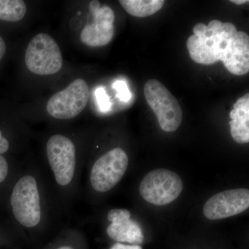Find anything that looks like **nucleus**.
I'll use <instances>...</instances> for the list:
<instances>
[{"mask_svg":"<svg viewBox=\"0 0 249 249\" xmlns=\"http://www.w3.org/2000/svg\"><path fill=\"white\" fill-rule=\"evenodd\" d=\"M186 45L193 61L204 65L222 61L226 69L236 76L249 71V36L237 31L235 24L213 19L208 25L199 23Z\"/></svg>","mask_w":249,"mask_h":249,"instance_id":"obj_1","label":"nucleus"},{"mask_svg":"<svg viewBox=\"0 0 249 249\" xmlns=\"http://www.w3.org/2000/svg\"><path fill=\"white\" fill-rule=\"evenodd\" d=\"M10 204L14 219L23 230L46 227L48 204L45 181L38 170H22L11 191Z\"/></svg>","mask_w":249,"mask_h":249,"instance_id":"obj_2","label":"nucleus"},{"mask_svg":"<svg viewBox=\"0 0 249 249\" xmlns=\"http://www.w3.org/2000/svg\"><path fill=\"white\" fill-rule=\"evenodd\" d=\"M46 157L58 194L65 199L74 196L81 170L74 142L63 134L51 136L46 144Z\"/></svg>","mask_w":249,"mask_h":249,"instance_id":"obj_3","label":"nucleus"},{"mask_svg":"<svg viewBox=\"0 0 249 249\" xmlns=\"http://www.w3.org/2000/svg\"><path fill=\"white\" fill-rule=\"evenodd\" d=\"M129 165L124 149L114 147L95 160L89 173V187L93 191L104 193L112 190L122 179Z\"/></svg>","mask_w":249,"mask_h":249,"instance_id":"obj_4","label":"nucleus"},{"mask_svg":"<svg viewBox=\"0 0 249 249\" xmlns=\"http://www.w3.org/2000/svg\"><path fill=\"white\" fill-rule=\"evenodd\" d=\"M144 94L161 129L166 132L177 130L182 123V109L169 90L159 80L151 79L145 83Z\"/></svg>","mask_w":249,"mask_h":249,"instance_id":"obj_5","label":"nucleus"},{"mask_svg":"<svg viewBox=\"0 0 249 249\" xmlns=\"http://www.w3.org/2000/svg\"><path fill=\"white\" fill-rule=\"evenodd\" d=\"M28 70L41 76L58 73L63 65L60 47L52 36L44 33L34 36L24 56Z\"/></svg>","mask_w":249,"mask_h":249,"instance_id":"obj_6","label":"nucleus"},{"mask_svg":"<svg viewBox=\"0 0 249 249\" xmlns=\"http://www.w3.org/2000/svg\"><path fill=\"white\" fill-rule=\"evenodd\" d=\"M179 175L168 169H156L145 175L139 186L141 196L147 202L165 206L176 200L183 191Z\"/></svg>","mask_w":249,"mask_h":249,"instance_id":"obj_7","label":"nucleus"},{"mask_svg":"<svg viewBox=\"0 0 249 249\" xmlns=\"http://www.w3.org/2000/svg\"><path fill=\"white\" fill-rule=\"evenodd\" d=\"M89 98L88 83L85 80L78 78L50 98L47 103V111L54 119H72L84 110Z\"/></svg>","mask_w":249,"mask_h":249,"instance_id":"obj_8","label":"nucleus"},{"mask_svg":"<svg viewBox=\"0 0 249 249\" xmlns=\"http://www.w3.org/2000/svg\"><path fill=\"white\" fill-rule=\"evenodd\" d=\"M249 206V191L246 188L228 190L211 196L203 208L205 217L218 220L237 215Z\"/></svg>","mask_w":249,"mask_h":249,"instance_id":"obj_9","label":"nucleus"},{"mask_svg":"<svg viewBox=\"0 0 249 249\" xmlns=\"http://www.w3.org/2000/svg\"><path fill=\"white\" fill-rule=\"evenodd\" d=\"M93 22L87 24L80 34V38L85 45L91 47H103L110 43L114 35L115 15L107 5L92 11Z\"/></svg>","mask_w":249,"mask_h":249,"instance_id":"obj_10","label":"nucleus"},{"mask_svg":"<svg viewBox=\"0 0 249 249\" xmlns=\"http://www.w3.org/2000/svg\"><path fill=\"white\" fill-rule=\"evenodd\" d=\"M107 218L109 222L107 234L118 243L142 245L144 240L140 225L131 218V213L124 209H111Z\"/></svg>","mask_w":249,"mask_h":249,"instance_id":"obj_11","label":"nucleus"},{"mask_svg":"<svg viewBox=\"0 0 249 249\" xmlns=\"http://www.w3.org/2000/svg\"><path fill=\"white\" fill-rule=\"evenodd\" d=\"M231 134L237 143L249 142V93L237 100L230 112Z\"/></svg>","mask_w":249,"mask_h":249,"instance_id":"obj_12","label":"nucleus"},{"mask_svg":"<svg viewBox=\"0 0 249 249\" xmlns=\"http://www.w3.org/2000/svg\"><path fill=\"white\" fill-rule=\"evenodd\" d=\"M163 0H120L126 12L137 18H146L158 12L164 4Z\"/></svg>","mask_w":249,"mask_h":249,"instance_id":"obj_13","label":"nucleus"},{"mask_svg":"<svg viewBox=\"0 0 249 249\" xmlns=\"http://www.w3.org/2000/svg\"><path fill=\"white\" fill-rule=\"evenodd\" d=\"M27 13V6L22 0H0V20L18 22Z\"/></svg>","mask_w":249,"mask_h":249,"instance_id":"obj_14","label":"nucleus"},{"mask_svg":"<svg viewBox=\"0 0 249 249\" xmlns=\"http://www.w3.org/2000/svg\"><path fill=\"white\" fill-rule=\"evenodd\" d=\"M113 88L117 91V97L123 102H127L132 97V93L124 80H117L113 84Z\"/></svg>","mask_w":249,"mask_h":249,"instance_id":"obj_15","label":"nucleus"},{"mask_svg":"<svg viewBox=\"0 0 249 249\" xmlns=\"http://www.w3.org/2000/svg\"><path fill=\"white\" fill-rule=\"evenodd\" d=\"M96 100L100 109L103 111H107L110 109L111 103L109 96L103 88H98L96 91Z\"/></svg>","mask_w":249,"mask_h":249,"instance_id":"obj_16","label":"nucleus"},{"mask_svg":"<svg viewBox=\"0 0 249 249\" xmlns=\"http://www.w3.org/2000/svg\"><path fill=\"white\" fill-rule=\"evenodd\" d=\"M9 173V165L4 156H0V183L6 181Z\"/></svg>","mask_w":249,"mask_h":249,"instance_id":"obj_17","label":"nucleus"},{"mask_svg":"<svg viewBox=\"0 0 249 249\" xmlns=\"http://www.w3.org/2000/svg\"><path fill=\"white\" fill-rule=\"evenodd\" d=\"M10 148V142L4 136L2 132L0 130V156L4 155L9 151Z\"/></svg>","mask_w":249,"mask_h":249,"instance_id":"obj_18","label":"nucleus"},{"mask_svg":"<svg viewBox=\"0 0 249 249\" xmlns=\"http://www.w3.org/2000/svg\"><path fill=\"white\" fill-rule=\"evenodd\" d=\"M110 249H142L139 245H125V244L116 243L114 244Z\"/></svg>","mask_w":249,"mask_h":249,"instance_id":"obj_19","label":"nucleus"},{"mask_svg":"<svg viewBox=\"0 0 249 249\" xmlns=\"http://www.w3.org/2000/svg\"><path fill=\"white\" fill-rule=\"evenodd\" d=\"M6 51V46L5 44L4 40H3L1 36H0V60L2 59L5 55Z\"/></svg>","mask_w":249,"mask_h":249,"instance_id":"obj_20","label":"nucleus"},{"mask_svg":"<svg viewBox=\"0 0 249 249\" xmlns=\"http://www.w3.org/2000/svg\"><path fill=\"white\" fill-rule=\"evenodd\" d=\"M100 7H101V4H100L98 1H92L90 3L89 10L91 12L96 11V10L99 9Z\"/></svg>","mask_w":249,"mask_h":249,"instance_id":"obj_21","label":"nucleus"},{"mask_svg":"<svg viewBox=\"0 0 249 249\" xmlns=\"http://www.w3.org/2000/svg\"><path fill=\"white\" fill-rule=\"evenodd\" d=\"M231 2L237 5H242L248 3V0H231Z\"/></svg>","mask_w":249,"mask_h":249,"instance_id":"obj_22","label":"nucleus"},{"mask_svg":"<svg viewBox=\"0 0 249 249\" xmlns=\"http://www.w3.org/2000/svg\"><path fill=\"white\" fill-rule=\"evenodd\" d=\"M53 249H75L74 247H71V246L70 245H63L61 246V247H59L58 248H55Z\"/></svg>","mask_w":249,"mask_h":249,"instance_id":"obj_23","label":"nucleus"}]
</instances>
